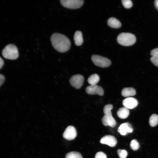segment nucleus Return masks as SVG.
<instances>
[{
	"label": "nucleus",
	"instance_id": "9",
	"mask_svg": "<svg viewBox=\"0 0 158 158\" xmlns=\"http://www.w3.org/2000/svg\"><path fill=\"white\" fill-rule=\"evenodd\" d=\"M102 123L105 126H109L114 127L116 124V122L112 115L111 113L104 114L102 119Z\"/></svg>",
	"mask_w": 158,
	"mask_h": 158
},
{
	"label": "nucleus",
	"instance_id": "13",
	"mask_svg": "<svg viewBox=\"0 0 158 158\" xmlns=\"http://www.w3.org/2000/svg\"><path fill=\"white\" fill-rule=\"evenodd\" d=\"M107 23L109 27L113 28H120L121 26L120 21L114 17H111L109 18Z\"/></svg>",
	"mask_w": 158,
	"mask_h": 158
},
{
	"label": "nucleus",
	"instance_id": "27",
	"mask_svg": "<svg viewBox=\"0 0 158 158\" xmlns=\"http://www.w3.org/2000/svg\"><path fill=\"white\" fill-rule=\"evenodd\" d=\"M4 64V61L3 59L0 57V69L2 68Z\"/></svg>",
	"mask_w": 158,
	"mask_h": 158
},
{
	"label": "nucleus",
	"instance_id": "18",
	"mask_svg": "<svg viewBox=\"0 0 158 158\" xmlns=\"http://www.w3.org/2000/svg\"><path fill=\"white\" fill-rule=\"evenodd\" d=\"M149 123L152 127H154L158 124V116L155 114L152 115L150 117Z\"/></svg>",
	"mask_w": 158,
	"mask_h": 158
},
{
	"label": "nucleus",
	"instance_id": "19",
	"mask_svg": "<svg viewBox=\"0 0 158 158\" xmlns=\"http://www.w3.org/2000/svg\"><path fill=\"white\" fill-rule=\"evenodd\" d=\"M65 158H83L81 154L78 152L72 151L66 154Z\"/></svg>",
	"mask_w": 158,
	"mask_h": 158
},
{
	"label": "nucleus",
	"instance_id": "10",
	"mask_svg": "<svg viewBox=\"0 0 158 158\" xmlns=\"http://www.w3.org/2000/svg\"><path fill=\"white\" fill-rule=\"evenodd\" d=\"M100 142L102 144L107 145L110 147H115L116 145L117 141L116 138L111 135H106L102 137L100 140Z\"/></svg>",
	"mask_w": 158,
	"mask_h": 158
},
{
	"label": "nucleus",
	"instance_id": "23",
	"mask_svg": "<svg viewBox=\"0 0 158 158\" xmlns=\"http://www.w3.org/2000/svg\"><path fill=\"white\" fill-rule=\"evenodd\" d=\"M95 158H107V156L103 152H99L96 154Z\"/></svg>",
	"mask_w": 158,
	"mask_h": 158
},
{
	"label": "nucleus",
	"instance_id": "25",
	"mask_svg": "<svg viewBox=\"0 0 158 158\" xmlns=\"http://www.w3.org/2000/svg\"><path fill=\"white\" fill-rule=\"evenodd\" d=\"M150 55L152 56H158V48L152 50L150 52Z\"/></svg>",
	"mask_w": 158,
	"mask_h": 158
},
{
	"label": "nucleus",
	"instance_id": "24",
	"mask_svg": "<svg viewBox=\"0 0 158 158\" xmlns=\"http://www.w3.org/2000/svg\"><path fill=\"white\" fill-rule=\"evenodd\" d=\"M150 60L155 66H158V56H152L150 58Z\"/></svg>",
	"mask_w": 158,
	"mask_h": 158
},
{
	"label": "nucleus",
	"instance_id": "17",
	"mask_svg": "<svg viewBox=\"0 0 158 158\" xmlns=\"http://www.w3.org/2000/svg\"><path fill=\"white\" fill-rule=\"evenodd\" d=\"M99 76L97 74H94L91 75L88 78L87 81L90 85H96L99 80Z\"/></svg>",
	"mask_w": 158,
	"mask_h": 158
},
{
	"label": "nucleus",
	"instance_id": "1",
	"mask_svg": "<svg viewBox=\"0 0 158 158\" xmlns=\"http://www.w3.org/2000/svg\"><path fill=\"white\" fill-rule=\"evenodd\" d=\"M51 41L54 48L58 51L63 53L70 49L71 43L65 35L58 33H54L51 37Z\"/></svg>",
	"mask_w": 158,
	"mask_h": 158
},
{
	"label": "nucleus",
	"instance_id": "3",
	"mask_svg": "<svg viewBox=\"0 0 158 158\" xmlns=\"http://www.w3.org/2000/svg\"><path fill=\"white\" fill-rule=\"evenodd\" d=\"M2 54L4 58L11 60L16 59L19 56L17 48L13 44L6 45L3 50Z\"/></svg>",
	"mask_w": 158,
	"mask_h": 158
},
{
	"label": "nucleus",
	"instance_id": "15",
	"mask_svg": "<svg viewBox=\"0 0 158 158\" xmlns=\"http://www.w3.org/2000/svg\"><path fill=\"white\" fill-rule=\"evenodd\" d=\"M74 39L75 45L78 46L81 45L83 42V39L81 32L77 31L75 33Z\"/></svg>",
	"mask_w": 158,
	"mask_h": 158
},
{
	"label": "nucleus",
	"instance_id": "28",
	"mask_svg": "<svg viewBox=\"0 0 158 158\" xmlns=\"http://www.w3.org/2000/svg\"><path fill=\"white\" fill-rule=\"evenodd\" d=\"M155 8L158 10V0H156L154 1Z\"/></svg>",
	"mask_w": 158,
	"mask_h": 158
},
{
	"label": "nucleus",
	"instance_id": "5",
	"mask_svg": "<svg viewBox=\"0 0 158 158\" xmlns=\"http://www.w3.org/2000/svg\"><path fill=\"white\" fill-rule=\"evenodd\" d=\"M60 2L64 7L72 9L80 8L84 3L83 0H61Z\"/></svg>",
	"mask_w": 158,
	"mask_h": 158
},
{
	"label": "nucleus",
	"instance_id": "7",
	"mask_svg": "<svg viewBox=\"0 0 158 158\" xmlns=\"http://www.w3.org/2000/svg\"><path fill=\"white\" fill-rule=\"evenodd\" d=\"M85 91L87 94L90 95L97 94L102 96L104 94V91L102 88L97 85L87 86L85 89Z\"/></svg>",
	"mask_w": 158,
	"mask_h": 158
},
{
	"label": "nucleus",
	"instance_id": "11",
	"mask_svg": "<svg viewBox=\"0 0 158 158\" xmlns=\"http://www.w3.org/2000/svg\"><path fill=\"white\" fill-rule=\"evenodd\" d=\"M122 103L124 107L128 109H132L137 106L138 103L135 98L132 97H128L123 100Z\"/></svg>",
	"mask_w": 158,
	"mask_h": 158
},
{
	"label": "nucleus",
	"instance_id": "22",
	"mask_svg": "<svg viewBox=\"0 0 158 158\" xmlns=\"http://www.w3.org/2000/svg\"><path fill=\"white\" fill-rule=\"evenodd\" d=\"M121 2L123 6L126 8H130L133 6V3L131 0H122Z\"/></svg>",
	"mask_w": 158,
	"mask_h": 158
},
{
	"label": "nucleus",
	"instance_id": "20",
	"mask_svg": "<svg viewBox=\"0 0 158 158\" xmlns=\"http://www.w3.org/2000/svg\"><path fill=\"white\" fill-rule=\"evenodd\" d=\"M130 146L133 150H136L140 148L139 144L135 139L131 141L130 143Z\"/></svg>",
	"mask_w": 158,
	"mask_h": 158
},
{
	"label": "nucleus",
	"instance_id": "14",
	"mask_svg": "<svg viewBox=\"0 0 158 158\" xmlns=\"http://www.w3.org/2000/svg\"><path fill=\"white\" fill-rule=\"evenodd\" d=\"M121 94L124 97L133 96L136 94L135 90L133 87L124 88L122 90Z\"/></svg>",
	"mask_w": 158,
	"mask_h": 158
},
{
	"label": "nucleus",
	"instance_id": "12",
	"mask_svg": "<svg viewBox=\"0 0 158 158\" xmlns=\"http://www.w3.org/2000/svg\"><path fill=\"white\" fill-rule=\"evenodd\" d=\"M118 131L122 135H126L128 133L133 131V128L131 125L126 122L121 124L118 128Z\"/></svg>",
	"mask_w": 158,
	"mask_h": 158
},
{
	"label": "nucleus",
	"instance_id": "8",
	"mask_svg": "<svg viewBox=\"0 0 158 158\" xmlns=\"http://www.w3.org/2000/svg\"><path fill=\"white\" fill-rule=\"evenodd\" d=\"M63 135V137L66 140H73L76 136V130L73 126H69L66 129Z\"/></svg>",
	"mask_w": 158,
	"mask_h": 158
},
{
	"label": "nucleus",
	"instance_id": "16",
	"mask_svg": "<svg viewBox=\"0 0 158 158\" xmlns=\"http://www.w3.org/2000/svg\"><path fill=\"white\" fill-rule=\"evenodd\" d=\"M118 116L121 119L127 118L129 114L128 109L125 107H121L119 109L117 113Z\"/></svg>",
	"mask_w": 158,
	"mask_h": 158
},
{
	"label": "nucleus",
	"instance_id": "2",
	"mask_svg": "<svg viewBox=\"0 0 158 158\" xmlns=\"http://www.w3.org/2000/svg\"><path fill=\"white\" fill-rule=\"evenodd\" d=\"M118 42L121 45L129 46L133 45L135 42V35L131 33L123 32L119 34L117 39Z\"/></svg>",
	"mask_w": 158,
	"mask_h": 158
},
{
	"label": "nucleus",
	"instance_id": "26",
	"mask_svg": "<svg viewBox=\"0 0 158 158\" xmlns=\"http://www.w3.org/2000/svg\"><path fill=\"white\" fill-rule=\"evenodd\" d=\"M5 80L4 76L1 74H0V86L4 83Z\"/></svg>",
	"mask_w": 158,
	"mask_h": 158
},
{
	"label": "nucleus",
	"instance_id": "21",
	"mask_svg": "<svg viewBox=\"0 0 158 158\" xmlns=\"http://www.w3.org/2000/svg\"><path fill=\"white\" fill-rule=\"evenodd\" d=\"M117 153L120 158H126L128 155V152L125 150L118 149Z\"/></svg>",
	"mask_w": 158,
	"mask_h": 158
},
{
	"label": "nucleus",
	"instance_id": "6",
	"mask_svg": "<svg viewBox=\"0 0 158 158\" xmlns=\"http://www.w3.org/2000/svg\"><path fill=\"white\" fill-rule=\"evenodd\" d=\"M84 81L83 76L80 74H76L72 76L70 79V83L73 87L77 89L80 88Z\"/></svg>",
	"mask_w": 158,
	"mask_h": 158
},
{
	"label": "nucleus",
	"instance_id": "4",
	"mask_svg": "<svg viewBox=\"0 0 158 158\" xmlns=\"http://www.w3.org/2000/svg\"><path fill=\"white\" fill-rule=\"evenodd\" d=\"M91 59L96 66L102 68L109 66L111 64V61L107 58L96 55H92Z\"/></svg>",
	"mask_w": 158,
	"mask_h": 158
}]
</instances>
